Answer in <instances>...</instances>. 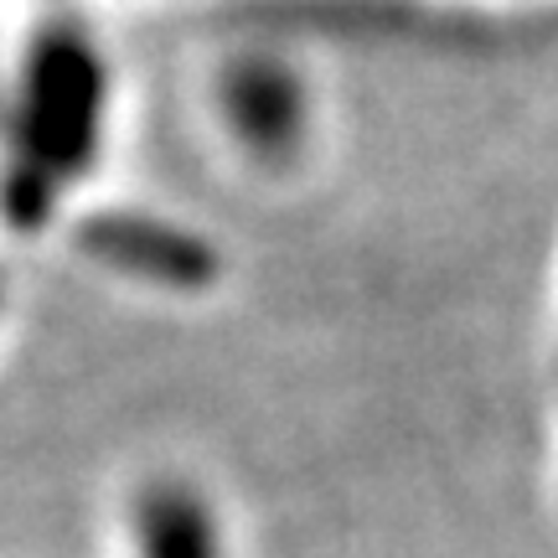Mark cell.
<instances>
[{
	"label": "cell",
	"instance_id": "3",
	"mask_svg": "<svg viewBox=\"0 0 558 558\" xmlns=\"http://www.w3.org/2000/svg\"><path fill=\"white\" fill-rule=\"evenodd\" d=\"M305 109L311 104L300 73L269 52L239 58L222 73V114L259 160L295 156V145L305 140Z\"/></svg>",
	"mask_w": 558,
	"mask_h": 558
},
{
	"label": "cell",
	"instance_id": "5",
	"mask_svg": "<svg viewBox=\"0 0 558 558\" xmlns=\"http://www.w3.org/2000/svg\"><path fill=\"white\" fill-rule=\"evenodd\" d=\"M130 533H135V558H222L207 501L181 481H156L140 492Z\"/></svg>",
	"mask_w": 558,
	"mask_h": 558
},
{
	"label": "cell",
	"instance_id": "1",
	"mask_svg": "<svg viewBox=\"0 0 558 558\" xmlns=\"http://www.w3.org/2000/svg\"><path fill=\"white\" fill-rule=\"evenodd\" d=\"M109 109V68L73 21L41 26L21 58L16 99L5 109L0 213L16 233L52 218L58 197L94 166Z\"/></svg>",
	"mask_w": 558,
	"mask_h": 558
},
{
	"label": "cell",
	"instance_id": "4",
	"mask_svg": "<svg viewBox=\"0 0 558 558\" xmlns=\"http://www.w3.org/2000/svg\"><path fill=\"white\" fill-rule=\"evenodd\" d=\"M290 16L337 26V32H367V37H414L429 47H486L492 37H507V26L492 16L465 11H424L418 0H305L290 5Z\"/></svg>",
	"mask_w": 558,
	"mask_h": 558
},
{
	"label": "cell",
	"instance_id": "2",
	"mask_svg": "<svg viewBox=\"0 0 558 558\" xmlns=\"http://www.w3.org/2000/svg\"><path fill=\"white\" fill-rule=\"evenodd\" d=\"M78 248L88 259L109 264L130 279H150L166 290H202L218 279V254L213 243L186 233L166 218H145V213H99L78 228Z\"/></svg>",
	"mask_w": 558,
	"mask_h": 558
}]
</instances>
